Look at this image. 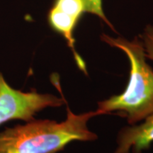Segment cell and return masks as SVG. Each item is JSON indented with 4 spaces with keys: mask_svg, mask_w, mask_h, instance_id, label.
I'll list each match as a JSON object with an SVG mask.
<instances>
[{
    "mask_svg": "<svg viewBox=\"0 0 153 153\" xmlns=\"http://www.w3.org/2000/svg\"><path fill=\"white\" fill-rule=\"evenodd\" d=\"M106 114L98 109L75 115L68 106L65 121L32 120L23 126L7 128L0 133V153H57L74 140L88 141L97 138L88 129L91 118Z\"/></svg>",
    "mask_w": 153,
    "mask_h": 153,
    "instance_id": "1",
    "label": "cell"
},
{
    "mask_svg": "<svg viewBox=\"0 0 153 153\" xmlns=\"http://www.w3.org/2000/svg\"><path fill=\"white\" fill-rule=\"evenodd\" d=\"M101 40L111 47L118 48L128 57L131 65L129 82L121 94L99 102V109L106 114H116L127 118L129 123L146 118L153 114V70L145 61L143 43L137 37L132 41L106 34Z\"/></svg>",
    "mask_w": 153,
    "mask_h": 153,
    "instance_id": "2",
    "label": "cell"
},
{
    "mask_svg": "<svg viewBox=\"0 0 153 153\" xmlns=\"http://www.w3.org/2000/svg\"><path fill=\"white\" fill-rule=\"evenodd\" d=\"M64 101V99L51 94L13 89L0 72V125L15 119L30 121L37 112L46 107L60 106Z\"/></svg>",
    "mask_w": 153,
    "mask_h": 153,
    "instance_id": "3",
    "label": "cell"
},
{
    "mask_svg": "<svg viewBox=\"0 0 153 153\" xmlns=\"http://www.w3.org/2000/svg\"><path fill=\"white\" fill-rule=\"evenodd\" d=\"M85 12L83 0H54L47 19L50 27L65 38L79 68L87 73L85 63L75 49L74 38L76 26Z\"/></svg>",
    "mask_w": 153,
    "mask_h": 153,
    "instance_id": "4",
    "label": "cell"
},
{
    "mask_svg": "<svg viewBox=\"0 0 153 153\" xmlns=\"http://www.w3.org/2000/svg\"><path fill=\"white\" fill-rule=\"evenodd\" d=\"M153 142V114L141 125L126 127L119 134L118 148L114 153H142Z\"/></svg>",
    "mask_w": 153,
    "mask_h": 153,
    "instance_id": "5",
    "label": "cell"
},
{
    "mask_svg": "<svg viewBox=\"0 0 153 153\" xmlns=\"http://www.w3.org/2000/svg\"><path fill=\"white\" fill-rule=\"evenodd\" d=\"M83 1L85 3L86 12H89L90 14L98 16V17L102 19L107 25H108L114 30V26L104 14L102 8V0H83Z\"/></svg>",
    "mask_w": 153,
    "mask_h": 153,
    "instance_id": "6",
    "label": "cell"
},
{
    "mask_svg": "<svg viewBox=\"0 0 153 153\" xmlns=\"http://www.w3.org/2000/svg\"><path fill=\"white\" fill-rule=\"evenodd\" d=\"M145 51V56L153 60V26L148 25L141 36Z\"/></svg>",
    "mask_w": 153,
    "mask_h": 153,
    "instance_id": "7",
    "label": "cell"
}]
</instances>
